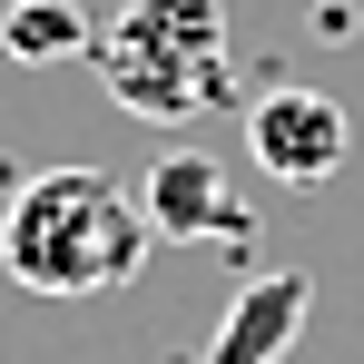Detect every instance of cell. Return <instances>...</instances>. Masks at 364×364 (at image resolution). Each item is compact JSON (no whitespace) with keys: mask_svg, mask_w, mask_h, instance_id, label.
I'll return each instance as SVG.
<instances>
[{"mask_svg":"<svg viewBox=\"0 0 364 364\" xmlns=\"http://www.w3.org/2000/svg\"><path fill=\"white\" fill-rule=\"evenodd\" d=\"M148 207L138 187L109 168H40L20 178L10 217H0V266L30 286V296H119L148 276Z\"/></svg>","mask_w":364,"mask_h":364,"instance_id":"1","label":"cell"},{"mask_svg":"<svg viewBox=\"0 0 364 364\" xmlns=\"http://www.w3.org/2000/svg\"><path fill=\"white\" fill-rule=\"evenodd\" d=\"M99 69L128 119L168 128L227 99V10L217 0H128L99 30Z\"/></svg>","mask_w":364,"mask_h":364,"instance_id":"2","label":"cell"},{"mask_svg":"<svg viewBox=\"0 0 364 364\" xmlns=\"http://www.w3.org/2000/svg\"><path fill=\"white\" fill-rule=\"evenodd\" d=\"M246 148H256V168L276 187H325L345 168V148H355V119L325 89H266L246 109Z\"/></svg>","mask_w":364,"mask_h":364,"instance_id":"3","label":"cell"},{"mask_svg":"<svg viewBox=\"0 0 364 364\" xmlns=\"http://www.w3.org/2000/svg\"><path fill=\"white\" fill-rule=\"evenodd\" d=\"M138 207H148V227L158 246H187V237H217V246H256V217H246L237 178L217 168V158H197V148H168L148 178H138Z\"/></svg>","mask_w":364,"mask_h":364,"instance_id":"4","label":"cell"},{"mask_svg":"<svg viewBox=\"0 0 364 364\" xmlns=\"http://www.w3.org/2000/svg\"><path fill=\"white\" fill-rule=\"evenodd\" d=\"M305 305H315V276L305 266H266V276H246L237 305L217 315V345H207V364H286V345H296Z\"/></svg>","mask_w":364,"mask_h":364,"instance_id":"5","label":"cell"},{"mask_svg":"<svg viewBox=\"0 0 364 364\" xmlns=\"http://www.w3.org/2000/svg\"><path fill=\"white\" fill-rule=\"evenodd\" d=\"M0 50L20 69H60V60H99V20L79 0H0Z\"/></svg>","mask_w":364,"mask_h":364,"instance_id":"6","label":"cell"}]
</instances>
